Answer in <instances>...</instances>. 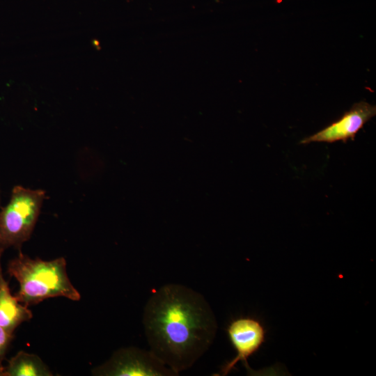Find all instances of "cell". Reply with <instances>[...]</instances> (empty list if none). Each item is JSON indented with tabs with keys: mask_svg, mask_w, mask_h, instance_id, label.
<instances>
[{
	"mask_svg": "<svg viewBox=\"0 0 376 376\" xmlns=\"http://www.w3.org/2000/svg\"><path fill=\"white\" fill-rule=\"evenodd\" d=\"M143 324L150 350L178 375L208 350L217 330L205 297L176 283L153 291L144 307Z\"/></svg>",
	"mask_w": 376,
	"mask_h": 376,
	"instance_id": "1",
	"label": "cell"
},
{
	"mask_svg": "<svg viewBox=\"0 0 376 376\" xmlns=\"http://www.w3.org/2000/svg\"><path fill=\"white\" fill-rule=\"evenodd\" d=\"M7 272L19 284L15 296L26 306L52 297H63L72 301L81 298L68 276L63 257L52 260L32 259L19 251L9 261Z\"/></svg>",
	"mask_w": 376,
	"mask_h": 376,
	"instance_id": "2",
	"label": "cell"
},
{
	"mask_svg": "<svg viewBox=\"0 0 376 376\" xmlns=\"http://www.w3.org/2000/svg\"><path fill=\"white\" fill-rule=\"evenodd\" d=\"M45 198L43 190L13 187L10 201L0 210V257L11 246L20 250L30 239Z\"/></svg>",
	"mask_w": 376,
	"mask_h": 376,
	"instance_id": "3",
	"label": "cell"
},
{
	"mask_svg": "<svg viewBox=\"0 0 376 376\" xmlns=\"http://www.w3.org/2000/svg\"><path fill=\"white\" fill-rule=\"evenodd\" d=\"M95 375L109 376H176L150 350L136 347L116 351L104 364L96 368Z\"/></svg>",
	"mask_w": 376,
	"mask_h": 376,
	"instance_id": "4",
	"label": "cell"
},
{
	"mask_svg": "<svg viewBox=\"0 0 376 376\" xmlns=\"http://www.w3.org/2000/svg\"><path fill=\"white\" fill-rule=\"evenodd\" d=\"M226 331L237 354L214 375H227L240 361H242L248 375H258V372L249 366L248 359L255 354L265 342L267 330L263 323L256 318L240 317L229 323Z\"/></svg>",
	"mask_w": 376,
	"mask_h": 376,
	"instance_id": "5",
	"label": "cell"
},
{
	"mask_svg": "<svg viewBox=\"0 0 376 376\" xmlns=\"http://www.w3.org/2000/svg\"><path fill=\"white\" fill-rule=\"evenodd\" d=\"M375 114V105L365 101L355 103L338 120L314 134L304 138L300 143L308 144L313 142L331 143L338 141L346 143L348 139L354 140L358 132Z\"/></svg>",
	"mask_w": 376,
	"mask_h": 376,
	"instance_id": "6",
	"label": "cell"
},
{
	"mask_svg": "<svg viewBox=\"0 0 376 376\" xmlns=\"http://www.w3.org/2000/svg\"><path fill=\"white\" fill-rule=\"evenodd\" d=\"M31 311L12 295L0 264V327L10 334L22 322L31 319Z\"/></svg>",
	"mask_w": 376,
	"mask_h": 376,
	"instance_id": "7",
	"label": "cell"
},
{
	"mask_svg": "<svg viewBox=\"0 0 376 376\" xmlns=\"http://www.w3.org/2000/svg\"><path fill=\"white\" fill-rule=\"evenodd\" d=\"M41 359L33 354L18 352L5 367L4 376H52Z\"/></svg>",
	"mask_w": 376,
	"mask_h": 376,
	"instance_id": "8",
	"label": "cell"
},
{
	"mask_svg": "<svg viewBox=\"0 0 376 376\" xmlns=\"http://www.w3.org/2000/svg\"><path fill=\"white\" fill-rule=\"evenodd\" d=\"M13 338V334L9 333L0 327V362L2 361Z\"/></svg>",
	"mask_w": 376,
	"mask_h": 376,
	"instance_id": "9",
	"label": "cell"
},
{
	"mask_svg": "<svg viewBox=\"0 0 376 376\" xmlns=\"http://www.w3.org/2000/svg\"><path fill=\"white\" fill-rule=\"evenodd\" d=\"M5 368L2 366L1 362H0V376H4Z\"/></svg>",
	"mask_w": 376,
	"mask_h": 376,
	"instance_id": "10",
	"label": "cell"
}]
</instances>
